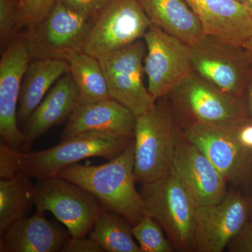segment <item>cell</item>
Masks as SVG:
<instances>
[{
  "instance_id": "obj_1",
  "label": "cell",
  "mask_w": 252,
  "mask_h": 252,
  "mask_svg": "<svg viewBox=\"0 0 252 252\" xmlns=\"http://www.w3.org/2000/svg\"><path fill=\"white\" fill-rule=\"evenodd\" d=\"M134 143L107 163L74 164L59 172L61 178L90 192L101 207L122 215L134 225L144 216L143 203L135 188Z\"/></svg>"
},
{
  "instance_id": "obj_2",
  "label": "cell",
  "mask_w": 252,
  "mask_h": 252,
  "mask_svg": "<svg viewBox=\"0 0 252 252\" xmlns=\"http://www.w3.org/2000/svg\"><path fill=\"white\" fill-rule=\"evenodd\" d=\"M139 193L144 215L157 220L172 246L194 251L198 205L178 175L172 169L165 177L142 185Z\"/></svg>"
},
{
  "instance_id": "obj_3",
  "label": "cell",
  "mask_w": 252,
  "mask_h": 252,
  "mask_svg": "<svg viewBox=\"0 0 252 252\" xmlns=\"http://www.w3.org/2000/svg\"><path fill=\"white\" fill-rule=\"evenodd\" d=\"M134 143V137L107 131H89L62 140L52 148L18 152L20 171L31 178L56 177L68 166L91 157L111 160Z\"/></svg>"
},
{
  "instance_id": "obj_4",
  "label": "cell",
  "mask_w": 252,
  "mask_h": 252,
  "mask_svg": "<svg viewBox=\"0 0 252 252\" xmlns=\"http://www.w3.org/2000/svg\"><path fill=\"white\" fill-rule=\"evenodd\" d=\"M180 135L163 101L137 116L134 132L136 182L144 185L168 175Z\"/></svg>"
},
{
  "instance_id": "obj_5",
  "label": "cell",
  "mask_w": 252,
  "mask_h": 252,
  "mask_svg": "<svg viewBox=\"0 0 252 252\" xmlns=\"http://www.w3.org/2000/svg\"><path fill=\"white\" fill-rule=\"evenodd\" d=\"M151 25L139 0H109L96 15L82 51L102 59L140 40Z\"/></svg>"
},
{
  "instance_id": "obj_6",
  "label": "cell",
  "mask_w": 252,
  "mask_h": 252,
  "mask_svg": "<svg viewBox=\"0 0 252 252\" xmlns=\"http://www.w3.org/2000/svg\"><path fill=\"white\" fill-rule=\"evenodd\" d=\"M36 180V212H51L65 225L72 238L89 234L102 208L97 199L85 189L59 176Z\"/></svg>"
},
{
  "instance_id": "obj_7",
  "label": "cell",
  "mask_w": 252,
  "mask_h": 252,
  "mask_svg": "<svg viewBox=\"0 0 252 252\" xmlns=\"http://www.w3.org/2000/svg\"><path fill=\"white\" fill-rule=\"evenodd\" d=\"M95 17L69 9L60 0L41 23L26 31L31 61H66L69 53L82 51Z\"/></svg>"
},
{
  "instance_id": "obj_8",
  "label": "cell",
  "mask_w": 252,
  "mask_h": 252,
  "mask_svg": "<svg viewBox=\"0 0 252 252\" xmlns=\"http://www.w3.org/2000/svg\"><path fill=\"white\" fill-rule=\"evenodd\" d=\"M235 124L192 122L183 134L207 156L227 181L239 186L252 178V152L239 141Z\"/></svg>"
},
{
  "instance_id": "obj_9",
  "label": "cell",
  "mask_w": 252,
  "mask_h": 252,
  "mask_svg": "<svg viewBox=\"0 0 252 252\" xmlns=\"http://www.w3.org/2000/svg\"><path fill=\"white\" fill-rule=\"evenodd\" d=\"M146 54L145 42L137 40L98 59L111 98L125 106L136 116L147 112L157 102L144 84Z\"/></svg>"
},
{
  "instance_id": "obj_10",
  "label": "cell",
  "mask_w": 252,
  "mask_h": 252,
  "mask_svg": "<svg viewBox=\"0 0 252 252\" xmlns=\"http://www.w3.org/2000/svg\"><path fill=\"white\" fill-rule=\"evenodd\" d=\"M170 94L192 122L234 124L248 119V108L241 97L225 92L194 71Z\"/></svg>"
},
{
  "instance_id": "obj_11",
  "label": "cell",
  "mask_w": 252,
  "mask_h": 252,
  "mask_svg": "<svg viewBox=\"0 0 252 252\" xmlns=\"http://www.w3.org/2000/svg\"><path fill=\"white\" fill-rule=\"evenodd\" d=\"M143 38L147 46L144 67L147 89L157 100L170 94L193 72L190 49L153 23Z\"/></svg>"
},
{
  "instance_id": "obj_12",
  "label": "cell",
  "mask_w": 252,
  "mask_h": 252,
  "mask_svg": "<svg viewBox=\"0 0 252 252\" xmlns=\"http://www.w3.org/2000/svg\"><path fill=\"white\" fill-rule=\"evenodd\" d=\"M189 49L194 72L225 92L242 97L252 62L243 46L204 34Z\"/></svg>"
},
{
  "instance_id": "obj_13",
  "label": "cell",
  "mask_w": 252,
  "mask_h": 252,
  "mask_svg": "<svg viewBox=\"0 0 252 252\" xmlns=\"http://www.w3.org/2000/svg\"><path fill=\"white\" fill-rule=\"evenodd\" d=\"M31 61L27 33L21 32L1 52L0 61V135L11 148L24 152L26 136L18 128L17 104Z\"/></svg>"
},
{
  "instance_id": "obj_14",
  "label": "cell",
  "mask_w": 252,
  "mask_h": 252,
  "mask_svg": "<svg viewBox=\"0 0 252 252\" xmlns=\"http://www.w3.org/2000/svg\"><path fill=\"white\" fill-rule=\"evenodd\" d=\"M250 210L247 199L236 191L220 203L198 206L194 251L223 252L248 223Z\"/></svg>"
},
{
  "instance_id": "obj_15",
  "label": "cell",
  "mask_w": 252,
  "mask_h": 252,
  "mask_svg": "<svg viewBox=\"0 0 252 252\" xmlns=\"http://www.w3.org/2000/svg\"><path fill=\"white\" fill-rule=\"evenodd\" d=\"M172 170L180 177L198 206L220 203L228 193V181L184 134L177 142Z\"/></svg>"
},
{
  "instance_id": "obj_16",
  "label": "cell",
  "mask_w": 252,
  "mask_h": 252,
  "mask_svg": "<svg viewBox=\"0 0 252 252\" xmlns=\"http://www.w3.org/2000/svg\"><path fill=\"white\" fill-rule=\"evenodd\" d=\"M196 15L204 34L243 46L252 36V16L238 0H185Z\"/></svg>"
},
{
  "instance_id": "obj_17",
  "label": "cell",
  "mask_w": 252,
  "mask_h": 252,
  "mask_svg": "<svg viewBox=\"0 0 252 252\" xmlns=\"http://www.w3.org/2000/svg\"><path fill=\"white\" fill-rule=\"evenodd\" d=\"M136 118L132 111L112 98L78 104L67 119L62 140L89 131H107L134 137Z\"/></svg>"
},
{
  "instance_id": "obj_18",
  "label": "cell",
  "mask_w": 252,
  "mask_h": 252,
  "mask_svg": "<svg viewBox=\"0 0 252 252\" xmlns=\"http://www.w3.org/2000/svg\"><path fill=\"white\" fill-rule=\"evenodd\" d=\"M71 235L69 231L46 220L44 213L12 223L0 239L1 252H61Z\"/></svg>"
},
{
  "instance_id": "obj_19",
  "label": "cell",
  "mask_w": 252,
  "mask_h": 252,
  "mask_svg": "<svg viewBox=\"0 0 252 252\" xmlns=\"http://www.w3.org/2000/svg\"><path fill=\"white\" fill-rule=\"evenodd\" d=\"M79 104V93L69 73L63 75L50 89L40 104L26 122L24 152H31L32 144L54 126L60 125Z\"/></svg>"
},
{
  "instance_id": "obj_20",
  "label": "cell",
  "mask_w": 252,
  "mask_h": 252,
  "mask_svg": "<svg viewBox=\"0 0 252 252\" xmlns=\"http://www.w3.org/2000/svg\"><path fill=\"white\" fill-rule=\"evenodd\" d=\"M151 22L191 46L204 36L201 23L185 0H139Z\"/></svg>"
},
{
  "instance_id": "obj_21",
  "label": "cell",
  "mask_w": 252,
  "mask_h": 252,
  "mask_svg": "<svg viewBox=\"0 0 252 252\" xmlns=\"http://www.w3.org/2000/svg\"><path fill=\"white\" fill-rule=\"evenodd\" d=\"M69 72V64L64 60H32L23 77L19 97L18 121L26 122L39 106L52 86Z\"/></svg>"
},
{
  "instance_id": "obj_22",
  "label": "cell",
  "mask_w": 252,
  "mask_h": 252,
  "mask_svg": "<svg viewBox=\"0 0 252 252\" xmlns=\"http://www.w3.org/2000/svg\"><path fill=\"white\" fill-rule=\"evenodd\" d=\"M69 73L79 93V104L111 98L107 79L98 59L83 51L69 53L66 57Z\"/></svg>"
},
{
  "instance_id": "obj_23",
  "label": "cell",
  "mask_w": 252,
  "mask_h": 252,
  "mask_svg": "<svg viewBox=\"0 0 252 252\" xmlns=\"http://www.w3.org/2000/svg\"><path fill=\"white\" fill-rule=\"evenodd\" d=\"M31 179L23 172L11 179H1L0 234L14 222L26 218L34 205L35 185Z\"/></svg>"
},
{
  "instance_id": "obj_24",
  "label": "cell",
  "mask_w": 252,
  "mask_h": 252,
  "mask_svg": "<svg viewBox=\"0 0 252 252\" xmlns=\"http://www.w3.org/2000/svg\"><path fill=\"white\" fill-rule=\"evenodd\" d=\"M130 222L122 215L102 208L89 238L108 252H142L134 241Z\"/></svg>"
},
{
  "instance_id": "obj_25",
  "label": "cell",
  "mask_w": 252,
  "mask_h": 252,
  "mask_svg": "<svg viewBox=\"0 0 252 252\" xmlns=\"http://www.w3.org/2000/svg\"><path fill=\"white\" fill-rule=\"evenodd\" d=\"M160 224L148 215H144L132 225V233L140 243L142 252H171L172 245L162 232Z\"/></svg>"
},
{
  "instance_id": "obj_26",
  "label": "cell",
  "mask_w": 252,
  "mask_h": 252,
  "mask_svg": "<svg viewBox=\"0 0 252 252\" xmlns=\"http://www.w3.org/2000/svg\"><path fill=\"white\" fill-rule=\"evenodd\" d=\"M60 0H20L18 27L21 30L32 29L41 23L54 9Z\"/></svg>"
},
{
  "instance_id": "obj_27",
  "label": "cell",
  "mask_w": 252,
  "mask_h": 252,
  "mask_svg": "<svg viewBox=\"0 0 252 252\" xmlns=\"http://www.w3.org/2000/svg\"><path fill=\"white\" fill-rule=\"evenodd\" d=\"M20 0H0V47L1 53L21 32L18 27Z\"/></svg>"
},
{
  "instance_id": "obj_28",
  "label": "cell",
  "mask_w": 252,
  "mask_h": 252,
  "mask_svg": "<svg viewBox=\"0 0 252 252\" xmlns=\"http://www.w3.org/2000/svg\"><path fill=\"white\" fill-rule=\"evenodd\" d=\"M19 151L11 148L4 141H0V178L7 180L19 173Z\"/></svg>"
},
{
  "instance_id": "obj_29",
  "label": "cell",
  "mask_w": 252,
  "mask_h": 252,
  "mask_svg": "<svg viewBox=\"0 0 252 252\" xmlns=\"http://www.w3.org/2000/svg\"><path fill=\"white\" fill-rule=\"evenodd\" d=\"M61 1L64 6L74 11L94 16L109 0H61Z\"/></svg>"
},
{
  "instance_id": "obj_30",
  "label": "cell",
  "mask_w": 252,
  "mask_h": 252,
  "mask_svg": "<svg viewBox=\"0 0 252 252\" xmlns=\"http://www.w3.org/2000/svg\"><path fill=\"white\" fill-rule=\"evenodd\" d=\"M63 252H103L104 250L93 240L86 237L69 238L61 250Z\"/></svg>"
},
{
  "instance_id": "obj_31",
  "label": "cell",
  "mask_w": 252,
  "mask_h": 252,
  "mask_svg": "<svg viewBox=\"0 0 252 252\" xmlns=\"http://www.w3.org/2000/svg\"><path fill=\"white\" fill-rule=\"evenodd\" d=\"M228 246L230 252H252V221L247 223Z\"/></svg>"
},
{
  "instance_id": "obj_32",
  "label": "cell",
  "mask_w": 252,
  "mask_h": 252,
  "mask_svg": "<svg viewBox=\"0 0 252 252\" xmlns=\"http://www.w3.org/2000/svg\"><path fill=\"white\" fill-rule=\"evenodd\" d=\"M235 131L240 143L252 152V121L249 119L235 124Z\"/></svg>"
},
{
  "instance_id": "obj_33",
  "label": "cell",
  "mask_w": 252,
  "mask_h": 252,
  "mask_svg": "<svg viewBox=\"0 0 252 252\" xmlns=\"http://www.w3.org/2000/svg\"><path fill=\"white\" fill-rule=\"evenodd\" d=\"M248 108L249 114L252 118V77L249 83L248 89Z\"/></svg>"
},
{
  "instance_id": "obj_34",
  "label": "cell",
  "mask_w": 252,
  "mask_h": 252,
  "mask_svg": "<svg viewBox=\"0 0 252 252\" xmlns=\"http://www.w3.org/2000/svg\"><path fill=\"white\" fill-rule=\"evenodd\" d=\"M243 47L246 51V52L248 53L249 56H250L252 61V36L244 44Z\"/></svg>"
},
{
  "instance_id": "obj_35",
  "label": "cell",
  "mask_w": 252,
  "mask_h": 252,
  "mask_svg": "<svg viewBox=\"0 0 252 252\" xmlns=\"http://www.w3.org/2000/svg\"><path fill=\"white\" fill-rule=\"evenodd\" d=\"M248 10L252 16V0H238Z\"/></svg>"
},
{
  "instance_id": "obj_36",
  "label": "cell",
  "mask_w": 252,
  "mask_h": 252,
  "mask_svg": "<svg viewBox=\"0 0 252 252\" xmlns=\"http://www.w3.org/2000/svg\"></svg>"
}]
</instances>
